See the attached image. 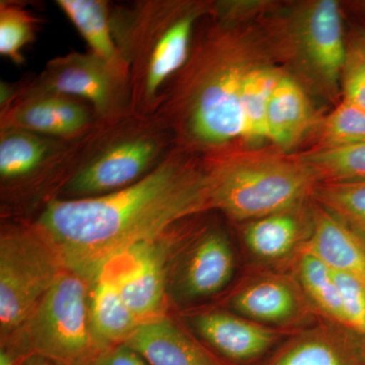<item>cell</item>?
I'll list each match as a JSON object with an SVG mask.
<instances>
[{
    "instance_id": "cell-15",
    "label": "cell",
    "mask_w": 365,
    "mask_h": 365,
    "mask_svg": "<svg viewBox=\"0 0 365 365\" xmlns=\"http://www.w3.org/2000/svg\"><path fill=\"white\" fill-rule=\"evenodd\" d=\"M165 241L167 234L137 245L120 258L126 265L113 269L120 294L141 323L160 317L165 302L169 248Z\"/></svg>"
},
{
    "instance_id": "cell-4",
    "label": "cell",
    "mask_w": 365,
    "mask_h": 365,
    "mask_svg": "<svg viewBox=\"0 0 365 365\" xmlns=\"http://www.w3.org/2000/svg\"><path fill=\"white\" fill-rule=\"evenodd\" d=\"M211 209L246 223L307 205L318 184L297 155L230 148L202 157Z\"/></svg>"
},
{
    "instance_id": "cell-35",
    "label": "cell",
    "mask_w": 365,
    "mask_h": 365,
    "mask_svg": "<svg viewBox=\"0 0 365 365\" xmlns=\"http://www.w3.org/2000/svg\"><path fill=\"white\" fill-rule=\"evenodd\" d=\"M355 37L365 46V26H360V28L357 29Z\"/></svg>"
},
{
    "instance_id": "cell-5",
    "label": "cell",
    "mask_w": 365,
    "mask_h": 365,
    "mask_svg": "<svg viewBox=\"0 0 365 365\" xmlns=\"http://www.w3.org/2000/svg\"><path fill=\"white\" fill-rule=\"evenodd\" d=\"M174 136L155 115L129 111L98 120L86 132L59 199L105 195L140 181L176 148Z\"/></svg>"
},
{
    "instance_id": "cell-6",
    "label": "cell",
    "mask_w": 365,
    "mask_h": 365,
    "mask_svg": "<svg viewBox=\"0 0 365 365\" xmlns=\"http://www.w3.org/2000/svg\"><path fill=\"white\" fill-rule=\"evenodd\" d=\"M54 245L34 225H6L0 237V329L6 336L32 316L66 270Z\"/></svg>"
},
{
    "instance_id": "cell-29",
    "label": "cell",
    "mask_w": 365,
    "mask_h": 365,
    "mask_svg": "<svg viewBox=\"0 0 365 365\" xmlns=\"http://www.w3.org/2000/svg\"><path fill=\"white\" fill-rule=\"evenodd\" d=\"M334 272L339 287L345 328L365 339V281L349 274Z\"/></svg>"
},
{
    "instance_id": "cell-22",
    "label": "cell",
    "mask_w": 365,
    "mask_h": 365,
    "mask_svg": "<svg viewBox=\"0 0 365 365\" xmlns=\"http://www.w3.org/2000/svg\"><path fill=\"white\" fill-rule=\"evenodd\" d=\"M292 274L319 318L344 327L342 302L335 272L306 247L292 262Z\"/></svg>"
},
{
    "instance_id": "cell-27",
    "label": "cell",
    "mask_w": 365,
    "mask_h": 365,
    "mask_svg": "<svg viewBox=\"0 0 365 365\" xmlns=\"http://www.w3.org/2000/svg\"><path fill=\"white\" fill-rule=\"evenodd\" d=\"M312 201L365 235V181L318 182Z\"/></svg>"
},
{
    "instance_id": "cell-9",
    "label": "cell",
    "mask_w": 365,
    "mask_h": 365,
    "mask_svg": "<svg viewBox=\"0 0 365 365\" xmlns=\"http://www.w3.org/2000/svg\"><path fill=\"white\" fill-rule=\"evenodd\" d=\"M21 81L35 90L62 93L88 103L97 120L112 119L132 111L128 66L108 61L90 50L55 57L38 76Z\"/></svg>"
},
{
    "instance_id": "cell-18",
    "label": "cell",
    "mask_w": 365,
    "mask_h": 365,
    "mask_svg": "<svg viewBox=\"0 0 365 365\" xmlns=\"http://www.w3.org/2000/svg\"><path fill=\"white\" fill-rule=\"evenodd\" d=\"M312 223L304 247L336 272L365 281V235L313 201Z\"/></svg>"
},
{
    "instance_id": "cell-7",
    "label": "cell",
    "mask_w": 365,
    "mask_h": 365,
    "mask_svg": "<svg viewBox=\"0 0 365 365\" xmlns=\"http://www.w3.org/2000/svg\"><path fill=\"white\" fill-rule=\"evenodd\" d=\"M274 46L287 56L314 90L329 98L341 91L347 56L342 9L334 0H314L294 7L283 19Z\"/></svg>"
},
{
    "instance_id": "cell-28",
    "label": "cell",
    "mask_w": 365,
    "mask_h": 365,
    "mask_svg": "<svg viewBox=\"0 0 365 365\" xmlns=\"http://www.w3.org/2000/svg\"><path fill=\"white\" fill-rule=\"evenodd\" d=\"M364 143L365 110L342 100L322 121L316 148H342Z\"/></svg>"
},
{
    "instance_id": "cell-32",
    "label": "cell",
    "mask_w": 365,
    "mask_h": 365,
    "mask_svg": "<svg viewBox=\"0 0 365 365\" xmlns=\"http://www.w3.org/2000/svg\"><path fill=\"white\" fill-rule=\"evenodd\" d=\"M91 365H150L130 347L125 344L102 350Z\"/></svg>"
},
{
    "instance_id": "cell-14",
    "label": "cell",
    "mask_w": 365,
    "mask_h": 365,
    "mask_svg": "<svg viewBox=\"0 0 365 365\" xmlns=\"http://www.w3.org/2000/svg\"><path fill=\"white\" fill-rule=\"evenodd\" d=\"M262 365H365V339L321 319L283 340Z\"/></svg>"
},
{
    "instance_id": "cell-20",
    "label": "cell",
    "mask_w": 365,
    "mask_h": 365,
    "mask_svg": "<svg viewBox=\"0 0 365 365\" xmlns=\"http://www.w3.org/2000/svg\"><path fill=\"white\" fill-rule=\"evenodd\" d=\"M314 110L304 86L283 71L271 96L266 118L268 141L287 153L304 138L314 124Z\"/></svg>"
},
{
    "instance_id": "cell-25",
    "label": "cell",
    "mask_w": 365,
    "mask_h": 365,
    "mask_svg": "<svg viewBox=\"0 0 365 365\" xmlns=\"http://www.w3.org/2000/svg\"><path fill=\"white\" fill-rule=\"evenodd\" d=\"M297 157L318 182L365 181V143L342 148H318Z\"/></svg>"
},
{
    "instance_id": "cell-1",
    "label": "cell",
    "mask_w": 365,
    "mask_h": 365,
    "mask_svg": "<svg viewBox=\"0 0 365 365\" xmlns=\"http://www.w3.org/2000/svg\"><path fill=\"white\" fill-rule=\"evenodd\" d=\"M202 157L176 148L140 181L105 195L49 201L34 225L67 270L93 282L129 250L210 210Z\"/></svg>"
},
{
    "instance_id": "cell-26",
    "label": "cell",
    "mask_w": 365,
    "mask_h": 365,
    "mask_svg": "<svg viewBox=\"0 0 365 365\" xmlns=\"http://www.w3.org/2000/svg\"><path fill=\"white\" fill-rule=\"evenodd\" d=\"M42 19L16 0L0 1V55L16 66L25 63L24 52L37 39Z\"/></svg>"
},
{
    "instance_id": "cell-3",
    "label": "cell",
    "mask_w": 365,
    "mask_h": 365,
    "mask_svg": "<svg viewBox=\"0 0 365 365\" xmlns=\"http://www.w3.org/2000/svg\"><path fill=\"white\" fill-rule=\"evenodd\" d=\"M212 6L185 0L111 4L113 37L130 73L132 111L155 114L165 85L188 59L199 21Z\"/></svg>"
},
{
    "instance_id": "cell-16",
    "label": "cell",
    "mask_w": 365,
    "mask_h": 365,
    "mask_svg": "<svg viewBox=\"0 0 365 365\" xmlns=\"http://www.w3.org/2000/svg\"><path fill=\"white\" fill-rule=\"evenodd\" d=\"M312 203L244 223L242 239L250 253L267 263L292 262L312 232Z\"/></svg>"
},
{
    "instance_id": "cell-12",
    "label": "cell",
    "mask_w": 365,
    "mask_h": 365,
    "mask_svg": "<svg viewBox=\"0 0 365 365\" xmlns=\"http://www.w3.org/2000/svg\"><path fill=\"white\" fill-rule=\"evenodd\" d=\"M230 307L262 325L294 331L318 317L294 274L265 273L251 278L230 299Z\"/></svg>"
},
{
    "instance_id": "cell-13",
    "label": "cell",
    "mask_w": 365,
    "mask_h": 365,
    "mask_svg": "<svg viewBox=\"0 0 365 365\" xmlns=\"http://www.w3.org/2000/svg\"><path fill=\"white\" fill-rule=\"evenodd\" d=\"M193 326L213 349L237 364H250L264 359L276 345L295 331L273 328L235 312L211 311L197 314Z\"/></svg>"
},
{
    "instance_id": "cell-34",
    "label": "cell",
    "mask_w": 365,
    "mask_h": 365,
    "mask_svg": "<svg viewBox=\"0 0 365 365\" xmlns=\"http://www.w3.org/2000/svg\"><path fill=\"white\" fill-rule=\"evenodd\" d=\"M23 365H51L47 361V359H43V357L37 356L32 357V359L26 360L25 364Z\"/></svg>"
},
{
    "instance_id": "cell-21",
    "label": "cell",
    "mask_w": 365,
    "mask_h": 365,
    "mask_svg": "<svg viewBox=\"0 0 365 365\" xmlns=\"http://www.w3.org/2000/svg\"><path fill=\"white\" fill-rule=\"evenodd\" d=\"M91 283L90 319L93 337L103 350L124 344L141 322L120 294L111 266Z\"/></svg>"
},
{
    "instance_id": "cell-19",
    "label": "cell",
    "mask_w": 365,
    "mask_h": 365,
    "mask_svg": "<svg viewBox=\"0 0 365 365\" xmlns=\"http://www.w3.org/2000/svg\"><path fill=\"white\" fill-rule=\"evenodd\" d=\"M124 344L150 365H222L172 319L163 316L140 323Z\"/></svg>"
},
{
    "instance_id": "cell-24",
    "label": "cell",
    "mask_w": 365,
    "mask_h": 365,
    "mask_svg": "<svg viewBox=\"0 0 365 365\" xmlns=\"http://www.w3.org/2000/svg\"><path fill=\"white\" fill-rule=\"evenodd\" d=\"M68 20L95 53L108 61L125 63L118 50L111 26V4L105 0H56Z\"/></svg>"
},
{
    "instance_id": "cell-2",
    "label": "cell",
    "mask_w": 365,
    "mask_h": 365,
    "mask_svg": "<svg viewBox=\"0 0 365 365\" xmlns=\"http://www.w3.org/2000/svg\"><path fill=\"white\" fill-rule=\"evenodd\" d=\"M210 19L200 36L195 33L186 63L165 85L153 114L177 148L201 157L242 140V83L270 47L245 26L227 25L211 14Z\"/></svg>"
},
{
    "instance_id": "cell-17",
    "label": "cell",
    "mask_w": 365,
    "mask_h": 365,
    "mask_svg": "<svg viewBox=\"0 0 365 365\" xmlns=\"http://www.w3.org/2000/svg\"><path fill=\"white\" fill-rule=\"evenodd\" d=\"M235 256L227 235L210 230L192 245L181 274V292L188 299H202L227 287L234 275Z\"/></svg>"
},
{
    "instance_id": "cell-10",
    "label": "cell",
    "mask_w": 365,
    "mask_h": 365,
    "mask_svg": "<svg viewBox=\"0 0 365 365\" xmlns=\"http://www.w3.org/2000/svg\"><path fill=\"white\" fill-rule=\"evenodd\" d=\"M86 134L76 138H58L21 129H2V188L19 193L40 185H55L61 191L73 170Z\"/></svg>"
},
{
    "instance_id": "cell-8",
    "label": "cell",
    "mask_w": 365,
    "mask_h": 365,
    "mask_svg": "<svg viewBox=\"0 0 365 365\" xmlns=\"http://www.w3.org/2000/svg\"><path fill=\"white\" fill-rule=\"evenodd\" d=\"M88 282L66 270L26 322V336L37 356L62 365H85L102 348L91 331Z\"/></svg>"
},
{
    "instance_id": "cell-23",
    "label": "cell",
    "mask_w": 365,
    "mask_h": 365,
    "mask_svg": "<svg viewBox=\"0 0 365 365\" xmlns=\"http://www.w3.org/2000/svg\"><path fill=\"white\" fill-rule=\"evenodd\" d=\"M282 69L263 59L255 64L242 83L241 106L244 118L245 145L257 146L268 141L266 118L271 96L279 81Z\"/></svg>"
},
{
    "instance_id": "cell-36",
    "label": "cell",
    "mask_w": 365,
    "mask_h": 365,
    "mask_svg": "<svg viewBox=\"0 0 365 365\" xmlns=\"http://www.w3.org/2000/svg\"><path fill=\"white\" fill-rule=\"evenodd\" d=\"M352 6L357 9V11H359L360 14H362L364 16H365V0H362V1L354 2Z\"/></svg>"
},
{
    "instance_id": "cell-31",
    "label": "cell",
    "mask_w": 365,
    "mask_h": 365,
    "mask_svg": "<svg viewBox=\"0 0 365 365\" xmlns=\"http://www.w3.org/2000/svg\"><path fill=\"white\" fill-rule=\"evenodd\" d=\"M272 2L264 0H230L213 2L211 14L216 20L230 26H245L250 19L263 13Z\"/></svg>"
},
{
    "instance_id": "cell-33",
    "label": "cell",
    "mask_w": 365,
    "mask_h": 365,
    "mask_svg": "<svg viewBox=\"0 0 365 365\" xmlns=\"http://www.w3.org/2000/svg\"><path fill=\"white\" fill-rule=\"evenodd\" d=\"M0 365H16V364H14L13 357L9 353L2 350L0 352Z\"/></svg>"
},
{
    "instance_id": "cell-11",
    "label": "cell",
    "mask_w": 365,
    "mask_h": 365,
    "mask_svg": "<svg viewBox=\"0 0 365 365\" xmlns=\"http://www.w3.org/2000/svg\"><path fill=\"white\" fill-rule=\"evenodd\" d=\"M97 116L88 103L71 96L35 90L23 81L0 86V130L21 129L41 135L76 138Z\"/></svg>"
},
{
    "instance_id": "cell-30",
    "label": "cell",
    "mask_w": 365,
    "mask_h": 365,
    "mask_svg": "<svg viewBox=\"0 0 365 365\" xmlns=\"http://www.w3.org/2000/svg\"><path fill=\"white\" fill-rule=\"evenodd\" d=\"M341 93L343 100L365 110V46L355 36L348 42Z\"/></svg>"
}]
</instances>
